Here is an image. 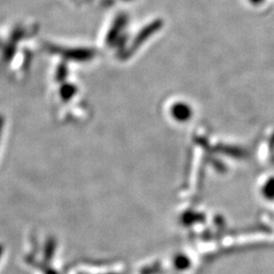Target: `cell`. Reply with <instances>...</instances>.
Instances as JSON below:
<instances>
[{
	"mask_svg": "<svg viewBox=\"0 0 274 274\" xmlns=\"http://www.w3.org/2000/svg\"><path fill=\"white\" fill-rule=\"evenodd\" d=\"M172 113H173V116L175 117L178 121H187L192 115L190 107L188 105L182 104V103L174 106V108L172 110Z\"/></svg>",
	"mask_w": 274,
	"mask_h": 274,
	"instance_id": "obj_1",
	"label": "cell"
},
{
	"mask_svg": "<svg viewBox=\"0 0 274 274\" xmlns=\"http://www.w3.org/2000/svg\"><path fill=\"white\" fill-rule=\"evenodd\" d=\"M263 195L267 199H274V178H270L263 187Z\"/></svg>",
	"mask_w": 274,
	"mask_h": 274,
	"instance_id": "obj_2",
	"label": "cell"
},
{
	"mask_svg": "<svg viewBox=\"0 0 274 274\" xmlns=\"http://www.w3.org/2000/svg\"><path fill=\"white\" fill-rule=\"evenodd\" d=\"M221 151L227 154V155H230L232 157H243V151H241V149L239 148H235V147H232V146H226V147H222L221 148Z\"/></svg>",
	"mask_w": 274,
	"mask_h": 274,
	"instance_id": "obj_3",
	"label": "cell"
},
{
	"mask_svg": "<svg viewBox=\"0 0 274 274\" xmlns=\"http://www.w3.org/2000/svg\"><path fill=\"white\" fill-rule=\"evenodd\" d=\"M189 263H188V261H187V259H185L184 257H182L181 259L178 260V266L181 267V268H187L188 267Z\"/></svg>",
	"mask_w": 274,
	"mask_h": 274,
	"instance_id": "obj_4",
	"label": "cell"
},
{
	"mask_svg": "<svg viewBox=\"0 0 274 274\" xmlns=\"http://www.w3.org/2000/svg\"><path fill=\"white\" fill-rule=\"evenodd\" d=\"M250 1L253 3V4H260V3H262L264 0H250Z\"/></svg>",
	"mask_w": 274,
	"mask_h": 274,
	"instance_id": "obj_5",
	"label": "cell"
}]
</instances>
